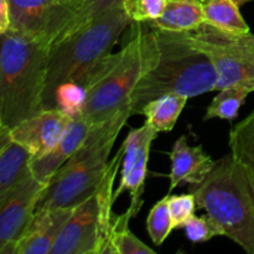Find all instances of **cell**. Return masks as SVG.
Wrapping results in <instances>:
<instances>
[{
    "label": "cell",
    "mask_w": 254,
    "mask_h": 254,
    "mask_svg": "<svg viewBox=\"0 0 254 254\" xmlns=\"http://www.w3.org/2000/svg\"><path fill=\"white\" fill-rule=\"evenodd\" d=\"M153 30L159 60L131 93L129 99L131 116L141 114L149 102L165 94L192 98L217 89L215 66L208 55L195 44L190 31Z\"/></svg>",
    "instance_id": "6da1fadb"
},
{
    "label": "cell",
    "mask_w": 254,
    "mask_h": 254,
    "mask_svg": "<svg viewBox=\"0 0 254 254\" xmlns=\"http://www.w3.org/2000/svg\"><path fill=\"white\" fill-rule=\"evenodd\" d=\"M0 46V128L10 130L44 111L51 47L11 29Z\"/></svg>",
    "instance_id": "7a4b0ae2"
},
{
    "label": "cell",
    "mask_w": 254,
    "mask_h": 254,
    "mask_svg": "<svg viewBox=\"0 0 254 254\" xmlns=\"http://www.w3.org/2000/svg\"><path fill=\"white\" fill-rule=\"evenodd\" d=\"M130 117V106L127 104L109 121L92 127L78 150L50 180L36 211L77 207L93 196L108 170L117 136Z\"/></svg>",
    "instance_id": "3957f363"
},
{
    "label": "cell",
    "mask_w": 254,
    "mask_h": 254,
    "mask_svg": "<svg viewBox=\"0 0 254 254\" xmlns=\"http://www.w3.org/2000/svg\"><path fill=\"white\" fill-rule=\"evenodd\" d=\"M189 192L195 196L197 208L222 228L225 237L254 254V188L232 154L216 160L205 180L190 185Z\"/></svg>",
    "instance_id": "277c9868"
},
{
    "label": "cell",
    "mask_w": 254,
    "mask_h": 254,
    "mask_svg": "<svg viewBox=\"0 0 254 254\" xmlns=\"http://www.w3.org/2000/svg\"><path fill=\"white\" fill-rule=\"evenodd\" d=\"M143 22L134 25L130 40L117 54L103 76L86 89L81 116L92 126L104 123L129 104L136 84L156 66L159 49L154 30Z\"/></svg>",
    "instance_id": "5b68a950"
},
{
    "label": "cell",
    "mask_w": 254,
    "mask_h": 254,
    "mask_svg": "<svg viewBox=\"0 0 254 254\" xmlns=\"http://www.w3.org/2000/svg\"><path fill=\"white\" fill-rule=\"evenodd\" d=\"M131 22L122 4L52 45L44 93V109L55 108V93L62 83H78L97 62L108 56L122 32Z\"/></svg>",
    "instance_id": "8992f818"
},
{
    "label": "cell",
    "mask_w": 254,
    "mask_h": 254,
    "mask_svg": "<svg viewBox=\"0 0 254 254\" xmlns=\"http://www.w3.org/2000/svg\"><path fill=\"white\" fill-rule=\"evenodd\" d=\"M195 44L208 55L217 72V89L243 87L254 92L252 34H233L203 24L190 31Z\"/></svg>",
    "instance_id": "52a82bcc"
},
{
    "label": "cell",
    "mask_w": 254,
    "mask_h": 254,
    "mask_svg": "<svg viewBox=\"0 0 254 254\" xmlns=\"http://www.w3.org/2000/svg\"><path fill=\"white\" fill-rule=\"evenodd\" d=\"M10 29L50 47L71 21V0H7ZM9 29V30H10Z\"/></svg>",
    "instance_id": "ba28073f"
},
{
    "label": "cell",
    "mask_w": 254,
    "mask_h": 254,
    "mask_svg": "<svg viewBox=\"0 0 254 254\" xmlns=\"http://www.w3.org/2000/svg\"><path fill=\"white\" fill-rule=\"evenodd\" d=\"M47 186L30 174L0 200V254H14Z\"/></svg>",
    "instance_id": "9c48e42d"
},
{
    "label": "cell",
    "mask_w": 254,
    "mask_h": 254,
    "mask_svg": "<svg viewBox=\"0 0 254 254\" xmlns=\"http://www.w3.org/2000/svg\"><path fill=\"white\" fill-rule=\"evenodd\" d=\"M97 193L78 205L60 233L51 254H101Z\"/></svg>",
    "instance_id": "30bf717a"
},
{
    "label": "cell",
    "mask_w": 254,
    "mask_h": 254,
    "mask_svg": "<svg viewBox=\"0 0 254 254\" xmlns=\"http://www.w3.org/2000/svg\"><path fill=\"white\" fill-rule=\"evenodd\" d=\"M72 117L59 108L44 109L10 129V135L31 153L32 159L41 158L61 141Z\"/></svg>",
    "instance_id": "8fae6325"
},
{
    "label": "cell",
    "mask_w": 254,
    "mask_h": 254,
    "mask_svg": "<svg viewBox=\"0 0 254 254\" xmlns=\"http://www.w3.org/2000/svg\"><path fill=\"white\" fill-rule=\"evenodd\" d=\"M74 210L76 207L37 210L15 246L14 254H51L60 233Z\"/></svg>",
    "instance_id": "7c38bea8"
},
{
    "label": "cell",
    "mask_w": 254,
    "mask_h": 254,
    "mask_svg": "<svg viewBox=\"0 0 254 254\" xmlns=\"http://www.w3.org/2000/svg\"><path fill=\"white\" fill-rule=\"evenodd\" d=\"M170 160V188L168 193L185 184L196 185L202 183L216 161L203 150L202 145H190L186 135H181L174 143Z\"/></svg>",
    "instance_id": "4fadbf2b"
},
{
    "label": "cell",
    "mask_w": 254,
    "mask_h": 254,
    "mask_svg": "<svg viewBox=\"0 0 254 254\" xmlns=\"http://www.w3.org/2000/svg\"><path fill=\"white\" fill-rule=\"evenodd\" d=\"M92 124L82 116L72 119L64 138L51 151L30 163L31 174L41 183H50L60 168L78 150L92 129Z\"/></svg>",
    "instance_id": "5bb4252c"
},
{
    "label": "cell",
    "mask_w": 254,
    "mask_h": 254,
    "mask_svg": "<svg viewBox=\"0 0 254 254\" xmlns=\"http://www.w3.org/2000/svg\"><path fill=\"white\" fill-rule=\"evenodd\" d=\"M32 155L11 138L9 129L0 128V200L31 174Z\"/></svg>",
    "instance_id": "9a60e30c"
},
{
    "label": "cell",
    "mask_w": 254,
    "mask_h": 254,
    "mask_svg": "<svg viewBox=\"0 0 254 254\" xmlns=\"http://www.w3.org/2000/svg\"><path fill=\"white\" fill-rule=\"evenodd\" d=\"M151 29L168 31H192L206 24L201 0H168L160 17L144 22Z\"/></svg>",
    "instance_id": "2e32d148"
},
{
    "label": "cell",
    "mask_w": 254,
    "mask_h": 254,
    "mask_svg": "<svg viewBox=\"0 0 254 254\" xmlns=\"http://www.w3.org/2000/svg\"><path fill=\"white\" fill-rule=\"evenodd\" d=\"M151 127V126H150ZM158 131L151 127L149 129L148 134L144 138L143 143H141L140 148H139L138 155H136L135 161H134L133 169L130 173L126 176V178L121 179V183L117 190H114V202L117 198L124 192V191H129L130 193V205H129L128 210L130 211L133 217H135L140 211L141 206H143V193L144 188H145V179H146V168H148L149 156H150V148L153 144L154 139L158 135Z\"/></svg>",
    "instance_id": "e0dca14e"
},
{
    "label": "cell",
    "mask_w": 254,
    "mask_h": 254,
    "mask_svg": "<svg viewBox=\"0 0 254 254\" xmlns=\"http://www.w3.org/2000/svg\"><path fill=\"white\" fill-rule=\"evenodd\" d=\"M189 98L181 94H165L149 102L141 111L146 123L158 133L171 131L183 113Z\"/></svg>",
    "instance_id": "ac0fdd59"
},
{
    "label": "cell",
    "mask_w": 254,
    "mask_h": 254,
    "mask_svg": "<svg viewBox=\"0 0 254 254\" xmlns=\"http://www.w3.org/2000/svg\"><path fill=\"white\" fill-rule=\"evenodd\" d=\"M206 24L233 34H251L235 0H202Z\"/></svg>",
    "instance_id": "d6986e66"
},
{
    "label": "cell",
    "mask_w": 254,
    "mask_h": 254,
    "mask_svg": "<svg viewBox=\"0 0 254 254\" xmlns=\"http://www.w3.org/2000/svg\"><path fill=\"white\" fill-rule=\"evenodd\" d=\"M228 145L254 188V111L231 128Z\"/></svg>",
    "instance_id": "ffe728a7"
},
{
    "label": "cell",
    "mask_w": 254,
    "mask_h": 254,
    "mask_svg": "<svg viewBox=\"0 0 254 254\" xmlns=\"http://www.w3.org/2000/svg\"><path fill=\"white\" fill-rule=\"evenodd\" d=\"M122 4H123V0H71V21L57 37L54 45L77 32L99 15Z\"/></svg>",
    "instance_id": "44dd1931"
},
{
    "label": "cell",
    "mask_w": 254,
    "mask_h": 254,
    "mask_svg": "<svg viewBox=\"0 0 254 254\" xmlns=\"http://www.w3.org/2000/svg\"><path fill=\"white\" fill-rule=\"evenodd\" d=\"M250 93L252 92L243 87H226L220 89L217 96L212 99L206 109L203 121H210L213 118L233 121L238 117V113Z\"/></svg>",
    "instance_id": "7402d4cb"
},
{
    "label": "cell",
    "mask_w": 254,
    "mask_h": 254,
    "mask_svg": "<svg viewBox=\"0 0 254 254\" xmlns=\"http://www.w3.org/2000/svg\"><path fill=\"white\" fill-rule=\"evenodd\" d=\"M130 218H133V215L129 210L114 218L111 238L112 254H155L156 252L153 248L139 240L129 230Z\"/></svg>",
    "instance_id": "603a6c76"
},
{
    "label": "cell",
    "mask_w": 254,
    "mask_h": 254,
    "mask_svg": "<svg viewBox=\"0 0 254 254\" xmlns=\"http://www.w3.org/2000/svg\"><path fill=\"white\" fill-rule=\"evenodd\" d=\"M169 196L170 193L159 200L146 217V231L155 246L163 245L174 230L169 211Z\"/></svg>",
    "instance_id": "cb8c5ba5"
},
{
    "label": "cell",
    "mask_w": 254,
    "mask_h": 254,
    "mask_svg": "<svg viewBox=\"0 0 254 254\" xmlns=\"http://www.w3.org/2000/svg\"><path fill=\"white\" fill-rule=\"evenodd\" d=\"M86 102V89L77 82H64L55 93V108H59L72 118L81 116Z\"/></svg>",
    "instance_id": "d4e9b609"
},
{
    "label": "cell",
    "mask_w": 254,
    "mask_h": 254,
    "mask_svg": "<svg viewBox=\"0 0 254 254\" xmlns=\"http://www.w3.org/2000/svg\"><path fill=\"white\" fill-rule=\"evenodd\" d=\"M183 228L188 240H190L192 243L208 242L213 237L223 236L222 228L207 213L203 216L193 215L186 221Z\"/></svg>",
    "instance_id": "484cf974"
},
{
    "label": "cell",
    "mask_w": 254,
    "mask_h": 254,
    "mask_svg": "<svg viewBox=\"0 0 254 254\" xmlns=\"http://www.w3.org/2000/svg\"><path fill=\"white\" fill-rule=\"evenodd\" d=\"M168 0H123L126 14L133 22H148L163 15Z\"/></svg>",
    "instance_id": "4316f807"
},
{
    "label": "cell",
    "mask_w": 254,
    "mask_h": 254,
    "mask_svg": "<svg viewBox=\"0 0 254 254\" xmlns=\"http://www.w3.org/2000/svg\"><path fill=\"white\" fill-rule=\"evenodd\" d=\"M196 208H197L196 198L191 192L169 196V211H170L174 230L183 228L186 221L195 215Z\"/></svg>",
    "instance_id": "83f0119b"
},
{
    "label": "cell",
    "mask_w": 254,
    "mask_h": 254,
    "mask_svg": "<svg viewBox=\"0 0 254 254\" xmlns=\"http://www.w3.org/2000/svg\"><path fill=\"white\" fill-rule=\"evenodd\" d=\"M10 7L7 0H0V34H4L10 29Z\"/></svg>",
    "instance_id": "f1b7e54d"
},
{
    "label": "cell",
    "mask_w": 254,
    "mask_h": 254,
    "mask_svg": "<svg viewBox=\"0 0 254 254\" xmlns=\"http://www.w3.org/2000/svg\"><path fill=\"white\" fill-rule=\"evenodd\" d=\"M236 2H237L240 6H242V5H245L246 2H250V1H253V0H235Z\"/></svg>",
    "instance_id": "f546056e"
},
{
    "label": "cell",
    "mask_w": 254,
    "mask_h": 254,
    "mask_svg": "<svg viewBox=\"0 0 254 254\" xmlns=\"http://www.w3.org/2000/svg\"><path fill=\"white\" fill-rule=\"evenodd\" d=\"M252 40H253V44H254V35L252 34Z\"/></svg>",
    "instance_id": "4dcf8cb0"
},
{
    "label": "cell",
    "mask_w": 254,
    "mask_h": 254,
    "mask_svg": "<svg viewBox=\"0 0 254 254\" xmlns=\"http://www.w3.org/2000/svg\"><path fill=\"white\" fill-rule=\"evenodd\" d=\"M201 1H202V0H201Z\"/></svg>",
    "instance_id": "1f68e13d"
}]
</instances>
